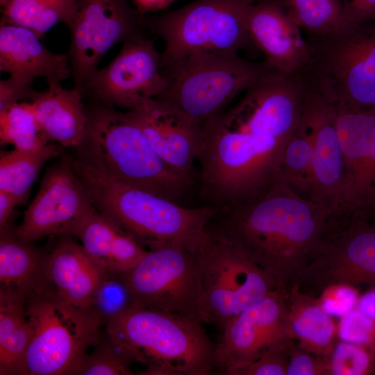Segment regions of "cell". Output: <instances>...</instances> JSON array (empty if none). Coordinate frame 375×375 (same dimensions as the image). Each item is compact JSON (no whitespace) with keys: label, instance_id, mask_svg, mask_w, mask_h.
Returning <instances> with one entry per match:
<instances>
[{"label":"cell","instance_id":"1","mask_svg":"<svg viewBox=\"0 0 375 375\" xmlns=\"http://www.w3.org/2000/svg\"><path fill=\"white\" fill-rule=\"evenodd\" d=\"M299 126L297 109L281 89L251 85L237 104L201 126L197 159L203 199L223 211L262 190L276 178Z\"/></svg>","mask_w":375,"mask_h":375},{"label":"cell","instance_id":"2","mask_svg":"<svg viewBox=\"0 0 375 375\" xmlns=\"http://www.w3.org/2000/svg\"><path fill=\"white\" fill-rule=\"evenodd\" d=\"M331 213L275 179L215 225L288 293L319 253Z\"/></svg>","mask_w":375,"mask_h":375},{"label":"cell","instance_id":"3","mask_svg":"<svg viewBox=\"0 0 375 375\" xmlns=\"http://www.w3.org/2000/svg\"><path fill=\"white\" fill-rule=\"evenodd\" d=\"M105 330L141 375H209L216 372V344L203 324L135 305L105 324Z\"/></svg>","mask_w":375,"mask_h":375},{"label":"cell","instance_id":"4","mask_svg":"<svg viewBox=\"0 0 375 375\" xmlns=\"http://www.w3.org/2000/svg\"><path fill=\"white\" fill-rule=\"evenodd\" d=\"M64 158L89 191L97 209L149 249L168 244L194 247L219 212L210 204L183 207L176 201L122 183L87 161L67 156Z\"/></svg>","mask_w":375,"mask_h":375},{"label":"cell","instance_id":"5","mask_svg":"<svg viewBox=\"0 0 375 375\" xmlns=\"http://www.w3.org/2000/svg\"><path fill=\"white\" fill-rule=\"evenodd\" d=\"M87 113L88 162L130 186L174 201L181 197L190 183L157 155L127 111L100 103Z\"/></svg>","mask_w":375,"mask_h":375},{"label":"cell","instance_id":"6","mask_svg":"<svg viewBox=\"0 0 375 375\" xmlns=\"http://www.w3.org/2000/svg\"><path fill=\"white\" fill-rule=\"evenodd\" d=\"M251 0H195L158 16H147V30L162 38L165 76L187 64L238 53L253 46L247 29Z\"/></svg>","mask_w":375,"mask_h":375},{"label":"cell","instance_id":"7","mask_svg":"<svg viewBox=\"0 0 375 375\" xmlns=\"http://www.w3.org/2000/svg\"><path fill=\"white\" fill-rule=\"evenodd\" d=\"M25 296L31 330L26 375H74L97 340L101 319L64 300L47 279Z\"/></svg>","mask_w":375,"mask_h":375},{"label":"cell","instance_id":"8","mask_svg":"<svg viewBox=\"0 0 375 375\" xmlns=\"http://www.w3.org/2000/svg\"><path fill=\"white\" fill-rule=\"evenodd\" d=\"M310 58L300 74L335 105L375 106V20L307 34Z\"/></svg>","mask_w":375,"mask_h":375},{"label":"cell","instance_id":"9","mask_svg":"<svg viewBox=\"0 0 375 375\" xmlns=\"http://www.w3.org/2000/svg\"><path fill=\"white\" fill-rule=\"evenodd\" d=\"M194 250L201 266L208 324L222 331L233 318L277 289L271 277L212 220Z\"/></svg>","mask_w":375,"mask_h":375},{"label":"cell","instance_id":"10","mask_svg":"<svg viewBox=\"0 0 375 375\" xmlns=\"http://www.w3.org/2000/svg\"><path fill=\"white\" fill-rule=\"evenodd\" d=\"M194 247L168 244L147 250L132 269L119 274L136 305L208 324Z\"/></svg>","mask_w":375,"mask_h":375},{"label":"cell","instance_id":"11","mask_svg":"<svg viewBox=\"0 0 375 375\" xmlns=\"http://www.w3.org/2000/svg\"><path fill=\"white\" fill-rule=\"evenodd\" d=\"M267 70L263 62L239 53L196 61L167 74L168 85L156 99L172 105L201 127Z\"/></svg>","mask_w":375,"mask_h":375},{"label":"cell","instance_id":"12","mask_svg":"<svg viewBox=\"0 0 375 375\" xmlns=\"http://www.w3.org/2000/svg\"><path fill=\"white\" fill-rule=\"evenodd\" d=\"M296 284L315 297L333 285L375 286V224L343 213L331 215L322 247Z\"/></svg>","mask_w":375,"mask_h":375},{"label":"cell","instance_id":"13","mask_svg":"<svg viewBox=\"0 0 375 375\" xmlns=\"http://www.w3.org/2000/svg\"><path fill=\"white\" fill-rule=\"evenodd\" d=\"M68 52L74 88L83 96L102 57L114 45L145 36L147 16L128 0H77Z\"/></svg>","mask_w":375,"mask_h":375},{"label":"cell","instance_id":"14","mask_svg":"<svg viewBox=\"0 0 375 375\" xmlns=\"http://www.w3.org/2000/svg\"><path fill=\"white\" fill-rule=\"evenodd\" d=\"M288 293L275 289L233 318L216 343V372L229 375L269 351L295 341L287 307Z\"/></svg>","mask_w":375,"mask_h":375},{"label":"cell","instance_id":"15","mask_svg":"<svg viewBox=\"0 0 375 375\" xmlns=\"http://www.w3.org/2000/svg\"><path fill=\"white\" fill-rule=\"evenodd\" d=\"M95 208L89 191L63 158L47 169L15 233L30 243L52 235L75 236Z\"/></svg>","mask_w":375,"mask_h":375},{"label":"cell","instance_id":"16","mask_svg":"<svg viewBox=\"0 0 375 375\" xmlns=\"http://www.w3.org/2000/svg\"><path fill=\"white\" fill-rule=\"evenodd\" d=\"M168 83L153 41L138 37L124 42L116 57L92 74L83 97L90 96L100 103L129 110L159 97Z\"/></svg>","mask_w":375,"mask_h":375},{"label":"cell","instance_id":"17","mask_svg":"<svg viewBox=\"0 0 375 375\" xmlns=\"http://www.w3.org/2000/svg\"><path fill=\"white\" fill-rule=\"evenodd\" d=\"M344 160L338 213L375 222V106L335 105Z\"/></svg>","mask_w":375,"mask_h":375},{"label":"cell","instance_id":"18","mask_svg":"<svg viewBox=\"0 0 375 375\" xmlns=\"http://www.w3.org/2000/svg\"><path fill=\"white\" fill-rule=\"evenodd\" d=\"M301 122L313 145L312 182L309 199L336 214L340 206L344 160L337 128V108L305 81Z\"/></svg>","mask_w":375,"mask_h":375},{"label":"cell","instance_id":"19","mask_svg":"<svg viewBox=\"0 0 375 375\" xmlns=\"http://www.w3.org/2000/svg\"><path fill=\"white\" fill-rule=\"evenodd\" d=\"M157 155L190 183L201 127L172 105L154 98L127 111Z\"/></svg>","mask_w":375,"mask_h":375},{"label":"cell","instance_id":"20","mask_svg":"<svg viewBox=\"0 0 375 375\" xmlns=\"http://www.w3.org/2000/svg\"><path fill=\"white\" fill-rule=\"evenodd\" d=\"M247 29L253 44L264 56L268 69L297 76L310 58L301 28L287 15L277 0H258L249 10Z\"/></svg>","mask_w":375,"mask_h":375},{"label":"cell","instance_id":"21","mask_svg":"<svg viewBox=\"0 0 375 375\" xmlns=\"http://www.w3.org/2000/svg\"><path fill=\"white\" fill-rule=\"evenodd\" d=\"M32 30L0 22V70L16 82L33 86L35 78L61 82L72 76L68 56L49 51Z\"/></svg>","mask_w":375,"mask_h":375},{"label":"cell","instance_id":"22","mask_svg":"<svg viewBox=\"0 0 375 375\" xmlns=\"http://www.w3.org/2000/svg\"><path fill=\"white\" fill-rule=\"evenodd\" d=\"M64 235L47 254V281L64 300L90 310L95 292L107 272L88 255L82 244Z\"/></svg>","mask_w":375,"mask_h":375},{"label":"cell","instance_id":"23","mask_svg":"<svg viewBox=\"0 0 375 375\" xmlns=\"http://www.w3.org/2000/svg\"><path fill=\"white\" fill-rule=\"evenodd\" d=\"M43 92L29 101L38 123L49 141L62 147L82 144L88 125L83 96L77 89H65L61 82L49 81Z\"/></svg>","mask_w":375,"mask_h":375},{"label":"cell","instance_id":"24","mask_svg":"<svg viewBox=\"0 0 375 375\" xmlns=\"http://www.w3.org/2000/svg\"><path fill=\"white\" fill-rule=\"evenodd\" d=\"M75 236L88 255L106 272L122 274L132 269L147 250L128 231L95 208Z\"/></svg>","mask_w":375,"mask_h":375},{"label":"cell","instance_id":"25","mask_svg":"<svg viewBox=\"0 0 375 375\" xmlns=\"http://www.w3.org/2000/svg\"><path fill=\"white\" fill-rule=\"evenodd\" d=\"M287 307L294 340L307 351L328 359L339 340L332 316L315 296L301 291L297 284L288 293Z\"/></svg>","mask_w":375,"mask_h":375},{"label":"cell","instance_id":"26","mask_svg":"<svg viewBox=\"0 0 375 375\" xmlns=\"http://www.w3.org/2000/svg\"><path fill=\"white\" fill-rule=\"evenodd\" d=\"M31 330L25 294L0 287V375H26Z\"/></svg>","mask_w":375,"mask_h":375},{"label":"cell","instance_id":"27","mask_svg":"<svg viewBox=\"0 0 375 375\" xmlns=\"http://www.w3.org/2000/svg\"><path fill=\"white\" fill-rule=\"evenodd\" d=\"M47 255L20 239L10 226L0 231L1 286L19 290L25 295L46 281Z\"/></svg>","mask_w":375,"mask_h":375},{"label":"cell","instance_id":"28","mask_svg":"<svg viewBox=\"0 0 375 375\" xmlns=\"http://www.w3.org/2000/svg\"><path fill=\"white\" fill-rule=\"evenodd\" d=\"M62 147L53 142L37 151L14 149L0 157V190L15 197L19 205L26 203L31 187L44 165L59 156Z\"/></svg>","mask_w":375,"mask_h":375},{"label":"cell","instance_id":"29","mask_svg":"<svg viewBox=\"0 0 375 375\" xmlns=\"http://www.w3.org/2000/svg\"><path fill=\"white\" fill-rule=\"evenodd\" d=\"M76 6L77 0H6L1 6V18L28 28L42 38L57 24L69 26Z\"/></svg>","mask_w":375,"mask_h":375},{"label":"cell","instance_id":"30","mask_svg":"<svg viewBox=\"0 0 375 375\" xmlns=\"http://www.w3.org/2000/svg\"><path fill=\"white\" fill-rule=\"evenodd\" d=\"M287 15L306 34L340 29L348 21L342 0H277Z\"/></svg>","mask_w":375,"mask_h":375},{"label":"cell","instance_id":"31","mask_svg":"<svg viewBox=\"0 0 375 375\" xmlns=\"http://www.w3.org/2000/svg\"><path fill=\"white\" fill-rule=\"evenodd\" d=\"M313 145L312 138L301 122L284 151L276 179L309 199L312 182Z\"/></svg>","mask_w":375,"mask_h":375},{"label":"cell","instance_id":"32","mask_svg":"<svg viewBox=\"0 0 375 375\" xmlns=\"http://www.w3.org/2000/svg\"><path fill=\"white\" fill-rule=\"evenodd\" d=\"M0 141L22 151H37L51 141L41 130L29 101L0 110Z\"/></svg>","mask_w":375,"mask_h":375},{"label":"cell","instance_id":"33","mask_svg":"<svg viewBox=\"0 0 375 375\" xmlns=\"http://www.w3.org/2000/svg\"><path fill=\"white\" fill-rule=\"evenodd\" d=\"M131 366L104 328L78 363L74 375L137 374Z\"/></svg>","mask_w":375,"mask_h":375},{"label":"cell","instance_id":"34","mask_svg":"<svg viewBox=\"0 0 375 375\" xmlns=\"http://www.w3.org/2000/svg\"><path fill=\"white\" fill-rule=\"evenodd\" d=\"M135 305L134 298L121 276L107 272L95 292L90 310L104 325Z\"/></svg>","mask_w":375,"mask_h":375},{"label":"cell","instance_id":"35","mask_svg":"<svg viewBox=\"0 0 375 375\" xmlns=\"http://www.w3.org/2000/svg\"><path fill=\"white\" fill-rule=\"evenodd\" d=\"M372 367L364 346L338 340L328 360V375H362Z\"/></svg>","mask_w":375,"mask_h":375},{"label":"cell","instance_id":"36","mask_svg":"<svg viewBox=\"0 0 375 375\" xmlns=\"http://www.w3.org/2000/svg\"><path fill=\"white\" fill-rule=\"evenodd\" d=\"M337 328L340 340L364 347L375 342V322L357 308L340 317Z\"/></svg>","mask_w":375,"mask_h":375},{"label":"cell","instance_id":"37","mask_svg":"<svg viewBox=\"0 0 375 375\" xmlns=\"http://www.w3.org/2000/svg\"><path fill=\"white\" fill-rule=\"evenodd\" d=\"M315 297L325 312L340 318L356 308L360 298L355 287L343 284L328 286Z\"/></svg>","mask_w":375,"mask_h":375},{"label":"cell","instance_id":"38","mask_svg":"<svg viewBox=\"0 0 375 375\" xmlns=\"http://www.w3.org/2000/svg\"><path fill=\"white\" fill-rule=\"evenodd\" d=\"M294 342L269 351L251 364L233 371L229 375H286Z\"/></svg>","mask_w":375,"mask_h":375},{"label":"cell","instance_id":"39","mask_svg":"<svg viewBox=\"0 0 375 375\" xmlns=\"http://www.w3.org/2000/svg\"><path fill=\"white\" fill-rule=\"evenodd\" d=\"M328 360L307 351L295 340L290 350L286 375H328Z\"/></svg>","mask_w":375,"mask_h":375},{"label":"cell","instance_id":"40","mask_svg":"<svg viewBox=\"0 0 375 375\" xmlns=\"http://www.w3.org/2000/svg\"><path fill=\"white\" fill-rule=\"evenodd\" d=\"M33 86L20 84L11 78L0 81V110L10 106L24 101V99H33L35 92Z\"/></svg>","mask_w":375,"mask_h":375},{"label":"cell","instance_id":"41","mask_svg":"<svg viewBox=\"0 0 375 375\" xmlns=\"http://www.w3.org/2000/svg\"><path fill=\"white\" fill-rule=\"evenodd\" d=\"M342 3L351 24H365L375 20V0H342Z\"/></svg>","mask_w":375,"mask_h":375},{"label":"cell","instance_id":"42","mask_svg":"<svg viewBox=\"0 0 375 375\" xmlns=\"http://www.w3.org/2000/svg\"><path fill=\"white\" fill-rule=\"evenodd\" d=\"M17 205L19 203L15 197L0 190V231L9 226V219Z\"/></svg>","mask_w":375,"mask_h":375},{"label":"cell","instance_id":"43","mask_svg":"<svg viewBox=\"0 0 375 375\" xmlns=\"http://www.w3.org/2000/svg\"><path fill=\"white\" fill-rule=\"evenodd\" d=\"M356 308L375 322V286L360 297Z\"/></svg>","mask_w":375,"mask_h":375},{"label":"cell","instance_id":"44","mask_svg":"<svg viewBox=\"0 0 375 375\" xmlns=\"http://www.w3.org/2000/svg\"><path fill=\"white\" fill-rule=\"evenodd\" d=\"M133 6L143 15L167 8L176 0H131Z\"/></svg>","mask_w":375,"mask_h":375},{"label":"cell","instance_id":"45","mask_svg":"<svg viewBox=\"0 0 375 375\" xmlns=\"http://www.w3.org/2000/svg\"><path fill=\"white\" fill-rule=\"evenodd\" d=\"M6 1V0H0L1 6H2L5 3Z\"/></svg>","mask_w":375,"mask_h":375},{"label":"cell","instance_id":"46","mask_svg":"<svg viewBox=\"0 0 375 375\" xmlns=\"http://www.w3.org/2000/svg\"><path fill=\"white\" fill-rule=\"evenodd\" d=\"M251 1H253V2H256V1H258V0H251Z\"/></svg>","mask_w":375,"mask_h":375},{"label":"cell","instance_id":"47","mask_svg":"<svg viewBox=\"0 0 375 375\" xmlns=\"http://www.w3.org/2000/svg\"><path fill=\"white\" fill-rule=\"evenodd\" d=\"M373 224H375V222Z\"/></svg>","mask_w":375,"mask_h":375}]
</instances>
